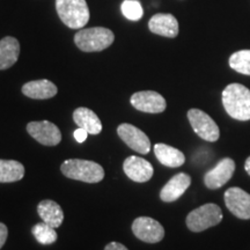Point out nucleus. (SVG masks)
<instances>
[{"mask_svg": "<svg viewBox=\"0 0 250 250\" xmlns=\"http://www.w3.org/2000/svg\"><path fill=\"white\" fill-rule=\"evenodd\" d=\"M57 92L58 89L55 83L45 79L29 81V83H24L22 87V93L24 95L35 100L51 99Z\"/></svg>", "mask_w": 250, "mask_h": 250, "instance_id": "nucleus-16", "label": "nucleus"}, {"mask_svg": "<svg viewBox=\"0 0 250 250\" xmlns=\"http://www.w3.org/2000/svg\"><path fill=\"white\" fill-rule=\"evenodd\" d=\"M223 212L217 204L208 203L190 212L187 217V226L191 232L199 233L210 227L217 226L223 220Z\"/></svg>", "mask_w": 250, "mask_h": 250, "instance_id": "nucleus-5", "label": "nucleus"}, {"mask_svg": "<svg viewBox=\"0 0 250 250\" xmlns=\"http://www.w3.org/2000/svg\"><path fill=\"white\" fill-rule=\"evenodd\" d=\"M74 138H76V140L78 143H83L85 140L87 139V137H88V132H87L86 130L81 129V127H78V129L74 131Z\"/></svg>", "mask_w": 250, "mask_h": 250, "instance_id": "nucleus-25", "label": "nucleus"}, {"mask_svg": "<svg viewBox=\"0 0 250 250\" xmlns=\"http://www.w3.org/2000/svg\"><path fill=\"white\" fill-rule=\"evenodd\" d=\"M229 66L241 74L250 76V50H240L229 57Z\"/></svg>", "mask_w": 250, "mask_h": 250, "instance_id": "nucleus-22", "label": "nucleus"}, {"mask_svg": "<svg viewBox=\"0 0 250 250\" xmlns=\"http://www.w3.org/2000/svg\"><path fill=\"white\" fill-rule=\"evenodd\" d=\"M188 120L197 136L201 137L205 142L214 143L219 139L220 131L218 125L206 112L199 109H190L188 111Z\"/></svg>", "mask_w": 250, "mask_h": 250, "instance_id": "nucleus-6", "label": "nucleus"}, {"mask_svg": "<svg viewBox=\"0 0 250 250\" xmlns=\"http://www.w3.org/2000/svg\"><path fill=\"white\" fill-rule=\"evenodd\" d=\"M56 9L62 23L71 29L83 28L89 21V8L86 0H56Z\"/></svg>", "mask_w": 250, "mask_h": 250, "instance_id": "nucleus-4", "label": "nucleus"}, {"mask_svg": "<svg viewBox=\"0 0 250 250\" xmlns=\"http://www.w3.org/2000/svg\"><path fill=\"white\" fill-rule=\"evenodd\" d=\"M132 232L139 240L146 243H158L165 236L162 225L149 217L137 218L132 224Z\"/></svg>", "mask_w": 250, "mask_h": 250, "instance_id": "nucleus-7", "label": "nucleus"}, {"mask_svg": "<svg viewBox=\"0 0 250 250\" xmlns=\"http://www.w3.org/2000/svg\"><path fill=\"white\" fill-rule=\"evenodd\" d=\"M117 133L120 138L133 151L140 154H147L151 151V142L148 137L134 125L127 123L121 124L117 127Z\"/></svg>", "mask_w": 250, "mask_h": 250, "instance_id": "nucleus-9", "label": "nucleus"}, {"mask_svg": "<svg viewBox=\"0 0 250 250\" xmlns=\"http://www.w3.org/2000/svg\"><path fill=\"white\" fill-rule=\"evenodd\" d=\"M245 169H246V171L247 173L249 174V176H250V156L248 159H247L246 160V164H245Z\"/></svg>", "mask_w": 250, "mask_h": 250, "instance_id": "nucleus-28", "label": "nucleus"}, {"mask_svg": "<svg viewBox=\"0 0 250 250\" xmlns=\"http://www.w3.org/2000/svg\"><path fill=\"white\" fill-rule=\"evenodd\" d=\"M104 250H129L126 247L118 242H110L105 246Z\"/></svg>", "mask_w": 250, "mask_h": 250, "instance_id": "nucleus-27", "label": "nucleus"}, {"mask_svg": "<svg viewBox=\"0 0 250 250\" xmlns=\"http://www.w3.org/2000/svg\"><path fill=\"white\" fill-rule=\"evenodd\" d=\"M131 104L137 110L148 114H160L166 110L167 103L162 95L153 90H143L134 93L130 99Z\"/></svg>", "mask_w": 250, "mask_h": 250, "instance_id": "nucleus-11", "label": "nucleus"}, {"mask_svg": "<svg viewBox=\"0 0 250 250\" xmlns=\"http://www.w3.org/2000/svg\"><path fill=\"white\" fill-rule=\"evenodd\" d=\"M20 55V43L12 36L0 41V70H7L18 62Z\"/></svg>", "mask_w": 250, "mask_h": 250, "instance_id": "nucleus-18", "label": "nucleus"}, {"mask_svg": "<svg viewBox=\"0 0 250 250\" xmlns=\"http://www.w3.org/2000/svg\"><path fill=\"white\" fill-rule=\"evenodd\" d=\"M73 121L78 126L89 134H99L102 131V123L98 115L88 108L80 107L73 112Z\"/></svg>", "mask_w": 250, "mask_h": 250, "instance_id": "nucleus-17", "label": "nucleus"}, {"mask_svg": "<svg viewBox=\"0 0 250 250\" xmlns=\"http://www.w3.org/2000/svg\"><path fill=\"white\" fill-rule=\"evenodd\" d=\"M148 28L153 34L169 39L179 35V22L173 14L158 13L153 15L148 22Z\"/></svg>", "mask_w": 250, "mask_h": 250, "instance_id": "nucleus-15", "label": "nucleus"}, {"mask_svg": "<svg viewBox=\"0 0 250 250\" xmlns=\"http://www.w3.org/2000/svg\"><path fill=\"white\" fill-rule=\"evenodd\" d=\"M123 169L130 180L138 183L147 182V181L152 179L153 173H154L153 166L147 160L138 158L136 155L129 156V158L125 159Z\"/></svg>", "mask_w": 250, "mask_h": 250, "instance_id": "nucleus-13", "label": "nucleus"}, {"mask_svg": "<svg viewBox=\"0 0 250 250\" xmlns=\"http://www.w3.org/2000/svg\"><path fill=\"white\" fill-rule=\"evenodd\" d=\"M225 204L236 218L250 219V195L241 188L227 189L224 195Z\"/></svg>", "mask_w": 250, "mask_h": 250, "instance_id": "nucleus-10", "label": "nucleus"}, {"mask_svg": "<svg viewBox=\"0 0 250 250\" xmlns=\"http://www.w3.org/2000/svg\"><path fill=\"white\" fill-rule=\"evenodd\" d=\"M27 132L44 146H56L62 142V133L58 126L49 121L30 122L27 125Z\"/></svg>", "mask_w": 250, "mask_h": 250, "instance_id": "nucleus-8", "label": "nucleus"}, {"mask_svg": "<svg viewBox=\"0 0 250 250\" xmlns=\"http://www.w3.org/2000/svg\"><path fill=\"white\" fill-rule=\"evenodd\" d=\"M24 167L21 162L0 159V183H12L22 180Z\"/></svg>", "mask_w": 250, "mask_h": 250, "instance_id": "nucleus-21", "label": "nucleus"}, {"mask_svg": "<svg viewBox=\"0 0 250 250\" xmlns=\"http://www.w3.org/2000/svg\"><path fill=\"white\" fill-rule=\"evenodd\" d=\"M191 184V177L186 173H179L166 183L160 191L161 201L171 203L177 201Z\"/></svg>", "mask_w": 250, "mask_h": 250, "instance_id": "nucleus-14", "label": "nucleus"}, {"mask_svg": "<svg viewBox=\"0 0 250 250\" xmlns=\"http://www.w3.org/2000/svg\"><path fill=\"white\" fill-rule=\"evenodd\" d=\"M33 234L37 241L42 243V245H52L58 237L55 228L45 223L36 224L33 227Z\"/></svg>", "mask_w": 250, "mask_h": 250, "instance_id": "nucleus-23", "label": "nucleus"}, {"mask_svg": "<svg viewBox=\"0 0 250 250\" xmlns=\"http://www.w3.org/2000/svg\"><path fill=\"white\" fill-rule=\"evenodd\" d=\"M154 154L159 162L166 167L177 168L186 162V156L180 149L171 147L166 144H156L154 146Z\"/></svg>", "mask_w": 250, "mask_h": 250, "instance_id": "nucleus-19", "label": "nucleus"}, {"mask_svg": "<svg viewBox=\"0 0 250 250\" xmlns=\"http://www.w3.org/2000/svg\"><path fill=\"white\" fill-rule=\"evenodd\" d=\"M223 104L227 114L234 120H250V90L241 83L226 86L223 92Z\"/></svg>", "mask_w": 250, "mask_h": 250, "instance_id": "nucleus-1", "label": "nucleus"}, {"mask_svg": "<svg viewBox=\"0 0 250 250\" xmlns=\"http://www.w3.org/2000/svg\"><path fill=\"white\" fill-rule=\"evenodd\" d=\"M61 169L68 179L86 183L101 182L104 177V169L102 166L89 160L70 159L62 162Z\"/></svg>", "mask_w": 250, "mask_h": 250, "instance_id": "nucleus-2", "label": "nucleus"}, {"mask_svg": "<svg viewBox=\"0 0 250 250\" xmlns=\"http://www.w3.org/2000/svg\"><path fill=\"white\" fill-rule=\"evenodd\" d=\"M115 35L104 27H93L80 29L74 36L76 45L81 51L98 52L107 49L114 43Z\"/></svg>", "mask_w": 250, "mask_h": 250, "instance_id": "nucleus-3", "label": "nucleus"}, {"mask_svg": "<svg viewBox=\"0 0 250 250\" xmlns=\"http://www.w3.org/2000/svg\"><path fill=\"white\" fill-rule=\"evenodd\" d=\"M7 235H8L7 227H6V225L0 223V249H1L2 246L5 245L6 240H7Z\"/></svg>", "mask_w": 250, "mask_h": 250, "instance_id": "nucleus-26", "label": "nucleus"}, {"mask_svg": "<svg viewBox=\"0 0 250 250\" xmlns=\"http://www.w3.org/2000/svg\"><path fill=\"white\" fill-rule=\"evenodd\" d=\"M37 212L43 223L50 225L51 227L57 228L62 225V220H64V212H62V208L59 204L46 199V201H42L37 206Z\"/></svg>", "mask_w": 250, "mask_h": 250, "instance_id": "nucleus-20", "label": "nucleus"}, {"mask_svg": "<svg viewBox=\"0 0 250 250\" xmlns=\"http://www.w3.org/2000/svg\"><path fill=\"white\" fill-rule=\"evenodd\" d=\"M235 162L230 158H224L205 174L204 183L208 189H219L232 179Z\"/></svg>", "mask_w": 250, "mask_h": 250, "instance_id": "nucleus-12", "label": "nucleus"}, {"mask_svg": "<svg viewBox=\"0 0 250 250\" xmlns=\"http://www.w3.org/2000/svg\"><path fill=\"white\" fill-rule=\"evenodd\" d=\"M121 9L124 17L131 21H139L143 18L144 9L138 0H124Z\"/></svg>", "mask_w": 250, "mask_h": 250, "instance_id": "nucleus-24", "label": "nucleus"}]
</instances>
